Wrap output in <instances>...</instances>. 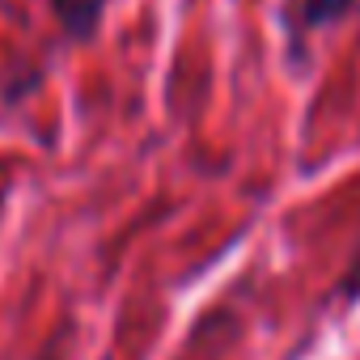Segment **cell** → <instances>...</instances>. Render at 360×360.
<instances>
[{
  "label": "cell",
  "mask_w": 360,
  "mask_h": 360,
  "mask_svg": "<svg viewBox=\"0 0 360 360\" xmlns=\"http://www.w3.org/2000/svg\"><path fill=\"white\" fill-rule=\"evenodd\" d=\"M102 9H106V0H51V13H56L60 30L68 39H81V43L98 34Z\"/></svg>",
  "instance_id": "obj_1"
},
{
  "label": "cell",
  "mask_w": 360,
  "mask_h": 360,
  "mask_svg": "<svg viewBox=\"0 0 360 360\" xmlns=\"http://www.w3.org/2000/svg\"><path fill=\"white\" fill-rule=\"evenodd\" d=\"M352 5H356V0H297V30L314 34V30L339 22Z\"/></svg>",
  "instance_id": "obj_2"
},
{
  "label": "cell",
  "mask_w": 360,
  "mask_h": 360,
  "mask_svg": "<svg viewBox=\"0 0 360 360\" xmlns=\"http://www.w3.org/2000/svg\"><path fill=\"white\" fill-rule=\"evenodd\" d=\"M343 297H360V259H356V267L347 271V284H343Z\"/></svg>",
  "instance_id": "obj_3"
}]
</instances>
